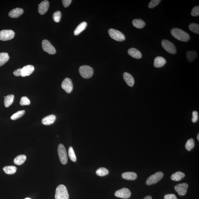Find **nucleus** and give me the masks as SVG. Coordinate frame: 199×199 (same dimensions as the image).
Returning <instances> with one entry per match:
<instances>
[{
	"label": "nucleus",
	"instance_id": "f257e3e1",
	"mask_svg": "<svg viewBox=\"0 0 199 199\" xmlns=\"http://www.w3.org/2000/svg\"><path fill=\"white\" fill-rule=\"evenodd\" d=\"M171 33L175 38L180 41L187 42L190 39L189 34L180 28H172L171 30Z\"/></svg>",
	"mask_w": 199,
	"mask_h": 199
},
{
	"label": "nucleus",
	"instance_id": "f03ea898",
	"mask_svg": "<svg viewBox=\"0 0 199 199\" xmlns=\"http://www.w3.org/2000/svg\"><path fill=\"white\" fill-rule=\"evenodd\" d=\"M69 196L66 187L64 185H59L55 192V199H69Z\"/></svg>",
	"mask_w": 199,
	"mask_h": 199
},
{
	"label": "nucleus",
	"instance_id": "7ed1b4c3",
	"mask_svg": "<svg viewBox=\"0 0 199 199\" xmlns=\"http://www.w3.org/2000/svg\"><path fill=\"white\" fill-rule=\"evenodd\" d=\"M79 72L81 76L85 78H91L94 72L92 67L88 65H83L80 66L79 69Z\"/></svg>",
	"mask_w": 199,
	"mask_h": 199
},
{
	"label": "nucleus",
	"instance_id": "20e7f679",
	"mask_svg": "<svg viewBox=\"0 0 199 199\" xmlns=\"http://www.w3.org/2000/svg\"><path fill=\"white\" fill-rule=\"evenodd\" d=\"M58 152L61 163L66 165L67 162V156L65 148L63 144H59L58 147Z\"/></svg>",
	"mask_w": 199,
	"mask_h": 199
},
{
	"label": "nucleus",
	"instance_id": "39448f33",
	"mask_svg": "<svg viewBox=\"0 0 199 199\" xmlns=\"http://www.w3.org/2000/svg\"><path fill=\"white\" fill-rule=\"evenodd\" d=\"M163 173L162 172L156 173L147 178L146 181V185H150L156 184L163 178Z\"/></svg>",
	"mask_w": 199,
	"mask_h": 199
},
{
	"label": "nucleus",
	"instance_id": "423d86ee",
	"mask_svg": "<svg viewBox=\"0 0 199 199\" xmlns=\"http://www.w3.org/2000/svg\"><path fill=\"white\" fill-rule=\"evenodd\" d=\"M162 45L163 48L169 53L174 54L177 52L176 48L171 42L166 40L162 41Z\"/></svg>",
	"mask_w": 199,
	"mask_h": 199
},
{
	"label": "nucleus",
	"instance_id": "0eeeda50",
	"mask_svg": "<svg viewBox=\"0 0 199 199\" xmlns=\"http://www.w3.org/2000/svg\"><path fill=\"white\" fill-rule=\"evenodd\" d=\"M109 33L112 39L118 41H122L125 40L124 35L120 31L114 29H109Z\"/></svg>",
	"mask_w": 199,
	"mask_h": 199
},
{
	"label": "nucleus",
	"instance_id": "6e6552de",
	"mask_svg": "<svg viewBox=\"0 0 199 199\" xmlns=\"http://www.w3.org/2000/svg\"><path fill=\"white\" fill-rule=\"evenodd\" d=\"M14 31L10 30H2L0 31V40L3 41L12 40L14 37Z\"/></svg>",
	"mask_w": 199,
	"mask_h": 199
},
{
	"label": "nucleus",
	"instance_id": "1a4fd4ad",
	"mask_svg": "<svg viewBox=\"0 0 199 199\" xmlns=\"http://www.w3.org/2000/svg\"><path fill=\"white\" fill-rule=\"evenodd\" d=\"M42 45L43 50L45 52L51 55L54 54L56 53V50L54 47L51 43L47 40H43L42 43Z\"/></svg>",
	"mask_w": 199,
	"mask_h": 199
},
{
	"label": "nucleus",
	"instance_id": "9d476101",
	"mask_svg": "<svg viewBox=\"0 0 199 199\" xmlns=\"http://www.w3.org/2000/svg\"><path fill=\"white\" fill-rule=\"evenodd\" d=\"M131 193L129 189L124 188L117 191L115 193L116 197L124 199H128L131 197Z\"/></svg>",
	"mask_w": 199,
	"mask_h": 199
},
{
	"label": "nucleus",
	"instance_id": "9b49d317",
	"mask_svg": "<svg viewBox=\"0 0 199 199\" xmlns=\"http://www.w3.org/2000/svg\"><path fill=\"white\" fill-rule=\"evenodd\" d=\"M61 87L66 93H70L73 89V85L71 80L69 78H65L61 84Z\"/></svg>",
	"mask_w": 199,
	"mask_h": 199
},
{
	"label": "nucleus",
	"instance_id": "f8f14e48",
	"mask_svg": "<svg viewBox=\"0 0 199 199\" xmlns=\"http://www.w3.org/2000/svg\"><path fill=\"white\" fill-rule=\"evenodd\" d=\"M189 185L187 183L178 184L176 185L174 189L179 196H185L187 192V189Z\"/></svg>",
	"mask_w": 199,
	"mask_h": 199
},
{
	"label": "nucleus",
	"instance_id": "ddd939ff",
	"mask_svg": "<svg viewBox=\"0 0 199 199\" xmlns=\"http://www.w3.org/2000/svg\"><path fill=\"white\" fill-rule=\"evenodd\" d=\"M49 7V2L48 1L45 0V1H42L39 5V13L41 15L45 14L48 10Z\"/></svg>",
	"mask_w": 199,
	"mask_h": 199
},
{
	"label": "nucleus",
	"instance_id": "4468645a",
	"mask_svg": "<svg viewBox=\"0 0 199 199\" xmlns=\"http://www.w3.org/2000/svg\"><path fill=\"white\" fill-rule=\"evenodd\" d=\"M34 70V67L32 65L24 66L21 69V76L23 77L28 76L32 74Z\"/></svg>",
	"mask_w": 199,
	"mask_h": 199
},
{
	"label": "nucleus",
	"instance_id": "2eb2a0df",
	"mask_svg": "<svg viewBox=\"0 0 199 199\" xmlns=\"http://www.w3.org/2000/svg\"><path fill=\"white\" fill-rule=\"evenodd\" d=\"M23 10L21 8H15L14 9H12L9 12V16L11 18H18L23 14Z\"/></svg>",
	"mask_w": 199,
	"mask_h": 199
},
{
	"label": "nucleus",
	"instance_id": "dca6fc26",
	"mask_svg": "<svg viewBox=\"0 0 199 199\" xmlns=\"http://www.w3.org/2000/svg\"><path fill=\"white\" fill-rule=\"evenodd\" d=\"M56 117L54 115L51 114L46 116L42 120V123L44 125H50L53 124L56 120Z\"/></svg>",
	"mask_w": 199,
	"mask_h": 199
},
{
	"label": "nucleus",
	"instance_id": "f3484780",
	"mask_svg": "<svg viewBox=\"0 0 199 199\" xmlns=\"http://www.w3.org/2000/svg\"><path fill=\"white\" fill-rule=\"evenodd\" d=\"M123 78L127 84L130 87H133L135 81L133 77L129 73L125 72L123 74Z\"/></svg>",
	"mask_w": 199,
	"mask_h": 199
},
{
	"label": "nucleus",
	"instance_id": "a211bd4d",
	"mask_svg": "<svg viewBox=\"0 0 199 199\" xmlns=\"http://www.w3.org/2000/svg\"><path fill=\"white\" fill-rule=\"evenodd\" d=\"M166 59L162 56H157L154 61V66L156 68H159L164 66L166 64Z\"/></svg>",
	"mask_w": 199,
	"mask_h": 199
},
{
	"label": "nucleus",
	"instance_id": "6ab92c4d",
	"mask_svg": "<svg viewBox=\"0 0 199 199\" xmlns=\"http://www.w3.org/2000/svg\"><path fill=\"white\" fill-rule=\"evenodd\" d=\"M128 54L133 58L136 59H140L142 58L141 53L136 48H132L129 49L128 51Z\"/></svg>",
	"mask_w": 199,
	"mask_h": 199
},
{
	"label": "nucleus",
	"instance_id": "aec40b11",
	"mask_svg": "<svg viewBox=\"0 0 199 199\" xmlns=\"http://www.w3.org/2000/svg\"><path fill=\"white\" fill-rule=\"evenodd\" d=\"M122 177L123 179L129 180H134L137 178V175L136 173L133 172H127L122 174Z\"/></svg>",
	"mask_w": 199,
	"mask_h": 199
},
{
	"label": "nucleus",
	"instance_id": "412c9836",
	"mask_svg": "<svg viewBox=\"0 0 199 199\" xmlns=\"http://www.w3.org/2000/svg\"><path fill=\"white\" fill-rule=\"evenodd\" d=\"M87 25V23L86 22L83 21V22L81 23L77 26L74 30V35L75 36H78V35H79L81 32L85 30L86 28Z\"/></svg>",
	"mask_w": 199,
	"mask_h": 199
},
{
	"label": "nucleus",
	"instance_id": "4be33fe9",
	"mask_svg": "<svg viewBox=\"0 0 199 199\" xmlns=\"http://www.w3.org/2000/svg\"><path fill=\"white\" fill-rule=\"evenodd\" d=\"M185 176V173L181 171H177L171 176V178L174 181H179Z\"/></svg>",
	"mask_w": 199,
	"mask_h": 199
},
{
	"label": "nucleus",
	"instance_id": "5701e85b",
	"mask_svg": "<svg viewBox=\"0 0 199 199\" xmlns=\"http://www.w3.org/2000/svg\"><path fill=\"white\" fill-rule=\"evenodd\" d=\"M26 160L25 155H20L16 156L14 160V163L17 165H22Z\"/></svg>",
	"mask_w": 199,
	"mask_h": 199
},
{
	"label": "nucleus",
	"instance_id": "b1692460",
	"mask_svg": "<svg viewBox=\"0 0 199 199\" xmlns=\"http://www.w3.org/2000/svg\"><path fill=\"white\" fill-rule=\"evenodd\" d=\"M14 96L13 94L9 95L5 97L4 105L6 107H8L13 103Z\"/></svg>",
	"mask_w": 199,
	"mask_h": 199
},
{
	"label": "nucleus",
	"instance_id": "393cba45",
	"mask_svg": "<svg viewBox=\"0 0 199 199\" xmlns=\"http://www.w3.org/2000/svg\"><path fill=\"white\" fill-rule=\"evenodd\" d=\"M132 24L135 28H142L145 25V23L140 19H135L132 21Z\"/></svg>",
	"mask_w": 199,
	"mask_h": 199
},
{
	"label": "nucleus",
	"instance_id": "a878e982",
	"mask_svg": "<svg viewBox=\"0 0 199 199\" xmlns=\"http://www.w3.org/2000/svg\"><path fill=\"white\" fill-rule=\"evenodd\" d=\"M9 59V55L7 53H0V67L7 63Z\"/></svg>",
	"mask_w": 199,
	"mask_h": 199
},
{
	"label": "nucleus",
	"instance_id": "bb28decb",
	"mask_svg": "<svg viewBox=\"0 0 199 199\" xmlns=\"http://www.w3.org/2000/svg\"><path fill=\"white\" fill-rule=\"evenodd\" d=\"M186 56L188 61L191 62L193 61L197 57V53L194 51H188L187 52Z\"/></svg>",
	"mask_w": 199,
	"mask_h": 199
},
{
	"label": "nucleus",
	"instance_id": "cd10ccee",
	"mask_svg": "<svg viewBox=\"0 0 199 199\" xmlns=\"http://www.w3.org/2000/svg\"><path fill=\"white\" fill-rule=\"evenodd\" d=\"M3 170L7 174H12L16 173L17 168L13 166H6L3 167Z\"/></svg>",
	"mask_w": 199,
	"mask_h": 199
},
{
	"label": "nucleus",
	"instance_id": "c85d7f7f",
	"mask_svg": "<svg viewBox=\"0 0 199 199\" xmlns=\"http://www.w3.org/2000/svg\"><path fill=\"white\" fill-rule=\"evenodd\" d=\"M195 145L194 140L193 138L189 139L185 145V148L188 151H190L194 148Z\"/></svg>",
	"mask_w": 199,
	"mask_h": 199
},
{
	"label": "nucleus",
	"instance_id": "c756f323",
	"mask_svg": "<svg viewBox=\"0 0 199 199\" xmlns=\"http://www.w3.org/2000/svg\"><path fill=\"white\" fill-rule=\"evenodd\" d=\"M109 173V170L105 167H100L96 171V174L100 176H104L108 175Z\"/></svg>",
	"mask_w": 199,
	"mask_h": 199
},
{
	"label": "nucleus",
	"instance_id": "7c9ffc66",
	"mask_svg": "<svg viewBox=\"0 0 199 199\" xmlns=\"http://www.w3.org/2000/svg\"><path fill=\"white\" fill-rule=\"evenodd\" d=\"M189 28L192 32L197 34H199V25L198 24L192 23L189 24Z\"/></svg>",
	"mask_w": 199,
	"mask_h": 199
},
{
	"label": "nucleus",
	"instance_id": "2f4dec72",
	"mask_svg": "<svg viewBox=\"0 0 199 199\" xmlns=\"http://www.w3.org/2000/svg\"><path fill=\"white\" fill-rule=\"evenodd\" d=\"M25 113V111L24 110L19 111L16 113L14 114L11 117V119L12 120H15L19 118H20Z\"/></svg>",
	"mask_w": 199,
	"mask_h": 199
},
{
	"label": "nucleus",
	"instance_id": "473e14b6",
	"mask_svg": "<svg viewBox=\"0 0 199 199\" xmlns=\"http://www.w3.org/2000/svg\"><path fill=\"white\" fill-rule=\"evenodd\" d=\"M69 156L70 159L73 162H75L76 161V158L74 153V149L72 147H69L68 149Z\"/></svg>",
	"mask_w": 199,
	"mask_h": 199
},
{
	"label": "nucleus",
	"instance_id": "72a5a7b5",
	"mask_svg": "<svg viewBox=\"0 0 199 199\" xmlns=\"http://www.w3.org/2000/svg\"><path fill=\"white\" fill-rule=\"evenodd\" d=\"M61 17V13L59 11H57L53 15V19L55 22L59 23L60 21Z\"/></svg>",
	"mask_w": 199,
	"mask_h": 199
},
{
	"label": "nucleus",
	"instance_id": "f704fd0d",
	"mask_svg": "<svg viewBox=\"0 0 199 199\" xmlns=\"http://www.w3.org/2000/svg\"><path fill=\"white\" fill-rule=\"evenodd\" d=\"M20 105L22 106L30 105V101L28 97L23 96L21 97L20 103Z\"/></svg>",
	"mask_w": 199,
	"mask_h": 199
},
{
	"label": "nucleus",
	"instance_id": "c9c22d12",
	"mask_svg": "<svg viewBox=\"0 0 199 199\" xmlns=\"http://www.w3.org/2000/svg\"><path fill=\"white\" fill-rule=\"evenodd\" d=\"M161 1L160 0H152L149 4L148 7L150 9H152L157 6Z\"/></svg>",
	"mask_w": 199,
	"mask_h": 199
},
{
	"label": "nucleus",
	"instance_id": "e433bc0d",
	"mask_svg": "<svg viewBox=\"0 0 199 199\" xmlns=\"http://www.w3.org/2000/svg\"><path fill=\"white\" fill-rule=\"evenodd\" d=\"M191 15L193 16H197L199 15V6H196L193 8L191 12Z\"/></svg>",
	"mask_w": 199,
	"mask_h": 199
},
{
	"label": "nucleus",
	"instance_id": "4c0bfd02",
	"mask_svg": "<svg viewBox=\"0 0 199 199\" xmlns=\"http://www.w3.org/2000/svg\"><path fill=\"white\" fill-rule=\"evenodd\" d=\"M192 115H193V118H192V122L193 123L197 122L198 119V113L197 111H194L192 113Z\"/></svg>",
	"mask_w": 199,
	"mask_h": 199
},
{
	"label": "nucleus",
	"instance_id": "58836bf2",
	"mask_svg": "<svg viewBox=\"0 0 199 199\" xmlns=\"http://www.w3.org/2000/svg\"><path fill=\"white\" fill-rule=\"evenodd\" d=\"M165 199H177L176 196L174 194H168L164 196Z\"/></svg>",
	"mask_w": 199,
	"mask_h": 199
},
{
	"label": "nucleus",
	"instance_id": "ea45409f",
	"mask_svg": "<svg viewBox=\"0 0 199 199\" xmlns=\"http://www.w3.org/2000/svg\"><path fill=\"white\" fill-rule=\"evenodd\" d=\"M72 1L71 0H63L62 1L63 6L65 8H67L70 6Z\"/></svg>",
	"mask_w": 199,
	"mask_h": 199
},
{
	"label": "nucleus",
	"instance_id": "a19ab883",
	"mask_svg": "<svg viewBox=\"0 0 199 199\" xmlns=\"http://www.w3.org/2000/svg\"><path fill=\"white\" fill-rule=\"evenodd\" d=\"M14 75L16 76H20L21 75V69L19 68L16 70L13 73Z\"/></svg>",
	"mask_w": 199,
	"mask_h": 199
},
{
	"label": "nucleus",
	"instance_id": "79ce46f5",
	"mask_svg": "<svg viewBox=\"0 0 199 199\" xmlns=\"http://www.w3.org/2000/svg\"><path fill=\"white\" fill-rule=\"evenodd\" d=\"M143 199H152V197L150 196H147L145 197Z\"/></svg>",
	"mask_w": 199,
	"mask_h": 199
},
{
	"label": "nucleus",
	"instance_id": "37998d69",
	"mask_svg": "<svg viewBox=\"0 0 199 199\" xmlns=\"http://www.w3.org/2000/svg\"><path fill=\"white\" fill-rule=\"evenodd\" d=\"M197 140L199 141V134H198L197 135Z\"/></svg>",
	"mask_w": 199,
	"mask_h": 199
},
{
	"label": "nucleus",
	"instance_id": "c03bdc74",
	"mask_svg": "<svg viewBox=\"0 0 199 199\" xmlns=\"http://www.w3.org/2000/svg\"><path fill=\"white\" fill-rule=\"evenodd\" d=\"M25 199H31L30 198H25Z\"/></svg>",
	"mask_w": 199,
	"mask_h": 199
}]
</instances>
